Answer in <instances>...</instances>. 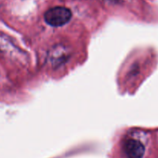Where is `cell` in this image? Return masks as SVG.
Listing matches in <instances>:
<instances>
[{"instance_id":"1","label":"cell","mask_w":158,"mask_h":158,"mask_svg":"<svg viewBox=\"0 0 158 158\" xmlns=\"http://www.w3.org/2000/svg\"><path fill=\"white\" fill-rule=\"evenodd\" d=\"M72 13L69 9L63 6H56L48 9L44 14V20L54 27L64 26L71 20Z\"/></svg>"},{"instance_id":"2","label":"cell","mask_w":158,"mask_h":158,"mask_svg":"<svg viewBox=\"0 0 158 158\" xmlns=\"http://www.w3.org/2000/svg\"><path fill=\"white\" fill-rule=\"evenodd\" d=\"M123 151L128 158H142L145 153V148L139 140L128 139L123 143Z\"/></svg>"}]
</instances>
